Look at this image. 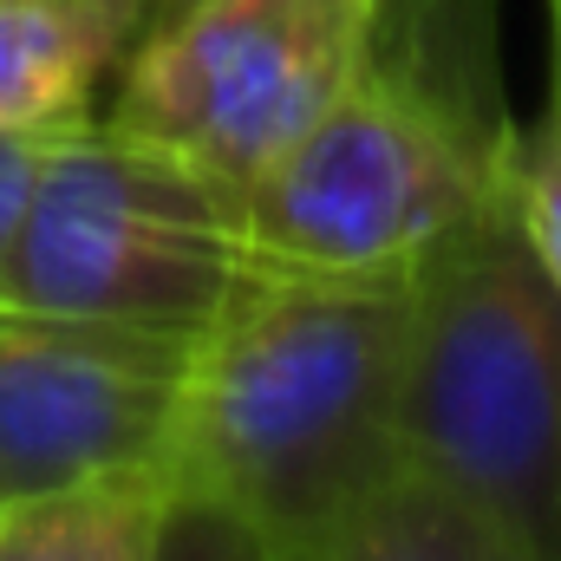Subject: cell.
<instances>
[{
  "instance_id": "9c48e42d",
  "label": "cell",
  "mask_w": 561,
  "mask_h": 561,
  "mask_svg": "<svg viewBox=\"0 0 561 561\" xmlns=\"http://www.w3.org/2000/svg\"><path fill=\"white\" fill-rule=\"evenodd\" d=\"M170 496L163 470H112L0 503V561H157Z\"/></svg>"
},
{
  "instance_id": "30bf717a",
  "label": "cell",
  "mask_w": 561,
  "mask_h": 561,
  "mask_svg": "<svg viewBox=\"0 0 561 561\" xmlns=\"http://www.w3.org/2000/svg\"><path fill=\"white\" fill-rule=\"evenodd\" d=\"M510 203H516V222H523L536 262L561 287V85H556V99H549V118L536 131H516Z\"/></svg>"
},
{
  "instance_id": "5bb4252c",
  "label": "cell",
  "mask_w": 561,
  "mask_h": 561,
  "mask_svg": "<svg viewBox=\"0 0 561 561\" xmlns=\"http://www.w3.org/2000/svg\"><path fill=\"white\" fill-rule=\"evenodd\" d=\"M549 39H556V85H561V0H549Z\"/></svg>"
},
{
  "instance_id": "52a82bcc",
  "label": "cell",
  "mask_w": 561,
  "mask_h": 561,
  "mask_svg": "<svg viewBox=\"0 0 561 561\" xmlns=\"http://www.w3.org/2000/svg\"><path fill=\"white\" fill-rule=\"evenodd\" d=\"M144 33L138 0H0V131L72 138Z\"/></svg>"
},
{
  "instance_id": "5b68a950",
  "label": "cell",
  "mask_w": 561,
  "mask_h": 561,
  "mask_svg": "<svg viewBox=\"0 0 561 561\" xmlns=\"http://www.w3.org/2000/svg\"><path fill=\"white\" fill-rule=\"evenodd\" d=\"M392 0H196L144 26L99 125L249 190L373 59Z\"/></svg>"
},
{
  "instance_id": "7a4b0ae2",
  "label": "cell",
  "mask_w": 561,
  "mask_h": 561,
  "mask_svg": "<svg viewBox=\"0 0 561 561\" xmlns=\"http://www.w3.org/2000/svg\"><path fill=\"white\" fill-rule=\"evenodd\" d=\"M405 294L249 268L196 333L170 490L222 503L275 549L373 496L399 457Z\"/></svg>"
},
{
  "instance_id": "277c9868",
  "label": "cell",
  "mask_w": 561,
  "mask_h": 561,
  "mask_svg": "<svg viewBox=\"0 0 561 561\" xmlns=\"http://www.w3.org/2000/svg\"><path fill=\"white\" fill-rule=\"evenodd\" d=\"M242 203L170 150L105 125L53 138L0 268L7 307L203 333L249 280Z\"/></svg>"
},
{
  "instance_id": "8992f818",
  "label": "cell",
  "mask_w": 561,
  "mask_h": 561,
  "mask_svg": "<svg viewBox=\"0 0 561 561\" xmlns=\"http://www.w3.org/2000/svg\"><path fill=\"white\" fill-rule=\"evenodd\" d=\"M190 353L196 333L0 300V503L163 470Z\"/></svg>"
},
{
  "instance_id": "8fae6325",
  "label": "cell",
  "mask_w": 561,
  "mask_h": 561,
  "mask_svg": "<svg viewBox=\"0 0 561 561\" xmlns=\"http://www.w3.org/2000/svg\"><path fill=\"white\" fill-rule=\"evenodd\" d=\"M157 561H280V556H275L268 536H255V529H249L242 516H229L222 503L170 496Z\"/></svg>"
},
{
  "instance_id": "4fadbf2b",
  "label": "cell",
  "mask_w": 561,
  "mask_h": 561,
  "mask_svg": "<svg viewBox=\"0 0 561 561\" xmlns=\"http://www.w3.org/2000/svg\"><path fill=\"white\" fill-rule=\"evenodd\" d=\"M138 7H144V26H157V20H170V13H183L196 0H138Z\"/></svg>"
},
{
  "instance_id": "7c38bea8",
  "label": "cell",
  "mask_w": 561,
  "mask_h": 561,
  "mask_svg": "<svg viewBox=\"0 0 561 561\" xmlns=\"http://www.w3.org/2000/svg\"><path fill=\"white\" fill-rule=\"evenodd\" d=\"M46 150H53V138H7V131H0V268H7V255H13V236H20L26 209H33Z\"/></svg>"
},
{
  "instance_id": "3957f363",
  "label": "cell",
  "mask_w": 561,
  "mask_h": 561,
  "mask_svg": "<svg viewBox=\"0 0 561 561\" xmlns=\"http://www.w3.org/2000/svg\"><path fill=\"white\" fill-rule=\"evenodd\" d=\"M399 457L561 561V287L516 203L457 229L405 294Z\"/></svg>"
},
{
  "instance_id": "6da1fadb",
  "label": "cell",
  "mask_w": 561,
  "mask_h": 561,
  "mask_svg": "<svg viewBox=\"0 0 561 561\" xmlns=\"http://www.w3.org/2000/svg\"><path fill=\"white\" fill-rule=\"evenodd\" d=\"M516 125L483 0H392L359 79L236 196L249 262L359 287L419 268L510 196Z\"/></svg>"
},
{
  "instance_id": "ba28073f",
  "label": "cell",
  "mask_w": 561,
  "mask_h": 561,
  "mask_svg": "<svg viewBox=\"0 0 561 561\" xmlns=\"http://www.w3.org/2000/svg\"><path fill=\"white\" fill-rule=\"evenodd\" d=\"M280 561H542L510 529H496L483 510L450 496L419 470H392L373 496H359L346 516L320 523L313 536L275 549Z\"/></svg>"
}]
</instances>
